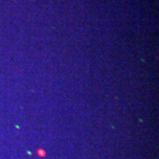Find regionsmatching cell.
<instances>
[{
  "label": "cell",
  "instance_id": "6da1fadb",
  "mask_svg": "<svg viewBox=\"0 0 159 159\" xmlns=\"http://www.w3.org/2000/svg\"><path fill=\"white\" fill-rule=\"evenodd\" d=\"M37 155L39 156L40 157H44L46 156V152L44 149H42V148H40L37 150Z\"/></svg>",
  "mask_w": 159,
  "mask_h": 159
}]
</instances>
